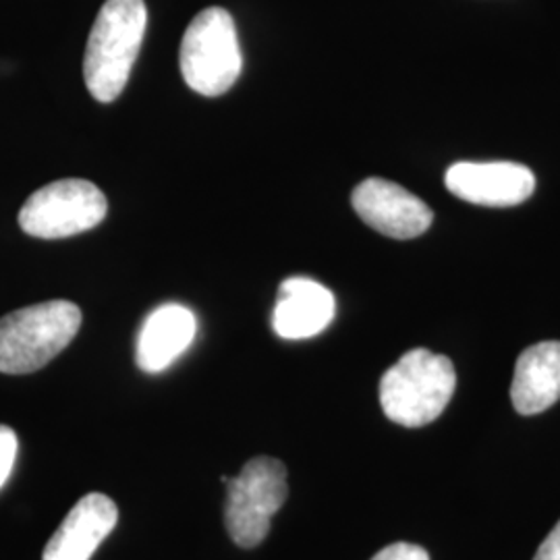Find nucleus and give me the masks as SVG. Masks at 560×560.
Wrapping results in <instances>:
<instances>
[{"instance_id": "1", "label": "nucleus", "mask_w": 560, "mask_h": 560, "mask_svg": "<svg viewBox=\"0 0 560 560\" xmlns=\"http://www.w3.org/2000/svg\"><path fill=\"white\" fill-rule=\"evenodd\" d=\"M148 25L143 0H106L90 32L83 80L98 102L117 101L140 55Z\"/></svg>"}, {"instance_id": "2", "label": "nucleus", "mask_w": 560, "mask_h": 560, "mask_svg": "<svg viewBox=\"0 0 560 560\" xmlns=\"http://www.w3.org/2000/svg\"><path fill=\"white\" fill-rule=\"evenodd\" d=\"M455 386L453 361L428 349H413L382 376V411L399 425L421 428L441 418Z\"/></svg>"}, {"instance_id": "3", "label": "nucleus", "mask_w": 560, "mask_h": 560, "mask_svg": "<svg viewBox=\"0 0 560 560\" xmlns=\"http://www.w3.org/2000/svg\"><path fill=\"white\" fill-rule=\"evenodd\" d=\"M81 310L71 301H44L0 318V372L32 374L55 360L80 332Z\"/></svg>"}, {"instance_id": "4", "label": "nucleus", "mask_w": 560, "mask_h": 560, "mask_svg": "<svg viewBox=\"0 0 560 560\" xmlns=\"http://www.w3.org/2000/svg\"><path fill=\"white\" fill-rule=\"evenodd\" d=\"M180 73L185 83L201 96H222L243 69L237 25L221 7L203 9L189 23L179 52Z\"/></svg>"}, {"instance_id": "5", "label": "nucleus", "mask_w": 560, "mask_h": 560, "mask_svg": "<svg viewBox=\"0 0 560 560\" xmlns=\"http://www.w3.org/2000/svg\"><path fill=\"white\" fill-rule=\"evenodd\" d=\"M226 483V532L241 548H256L270 534L272 517L289 497L287 467L275 457H256Z\"/></svg>"}, {"instance_id": "6", "label": "nucleus", "mask_w": 560, "mask_h": 560, "mask_svg": "<svg viewBox=\"0 0 560 560\" xmlns=\"http://www.w3.org/2000/svg\"><path fill=\"white\" fill-rule=\"evenodd\" d=\"M106 212L108 201L92 180L60 179L30 196L20 226L30 237L65 240L98 226Z\"/></svg>"}, {"instance_id": "7", "label": "nucleus", "mask_w": 560, "mask_h": 560, "mask_svg": "<svg viewBox=\"0 0 560 560\" xmlns=\"http://www.w3.org/2000/svg\"><path fill=\"white\" fill-rule=\"evenodd\" d=\"M361 221L393 240H413L432 224V210L425 201L393 180L365 179L351 196Z\"/></svg>"}, {"instance_id": "8", "label": "nucleus", "mask_w": 560, "mask_h": 560, "mask_svg": "<svg viewBox=\"0 0 560 560\" xmlns=\"http://www.w3.org/2000/svg\"><path fill=\"white\" fill-rule=\"evenodd\" d=\"M444 183L460 200L492 208L523 203L536 189L534 173L517 162H457Z\"/></svg>"}, {"instance_id": "9", "label": "nucleus", "mask_w": 560, "mask_h": 560, "mask_svg": "<svg viewBox=\"0 0 560 560\" xmlns=\"http://www.w3.org/2000/svg\"><path fill=\"white\" fill-rule=\"evenodd\" d=\"M119 521V509L102 492H90L60 523L42 560H90Z\"/></svg>"}, {"instance_id": "10", "label": "nucleus", "mask_w": 560, "mask_h": 560, "mask_svg": "<svg viewBox=\"0 0 560 560\" xmlns=\"http://www.w3.org/2000/svg\"><path fill=\"white\" fill-rule=\"evenodd\" d=\"M335 295L316 280L291 277L282 280L272 314V328L280 339H312L335 318Z\"/></svg>"}, {"instance_id": "11", "label": "nucleus", "mask_w": 560, "mask_h": 560, "mask_svg": "<svg viewBox=\"0 0 560 560\" xmlns=\"http://www.w3.org/2000/svg\"><path fill=\"white\" fill-rule=\"evenodd\" d=\"M196 314L180 303H164L141 324L136 361L145 374H161L191 347Z\"/></svg>"}, {"instance_id": "12", "label": "nucleus", "mask_w": 560, "mask_h": 560, "mask_svg": "<svg viewBox=\"0 0 560 560\" xmlns=\"http://www.w3.org/2000/svg\"><path fill=\"white\" fill-rule=\"evenodd\" d=\"M560 399V340L527 347L517 360L511 400L521 416H536Z\"/></svg>"}, {"instance_id": "13", "label": "nucleus", "mask_w": 560, "mask_h": 560, "mask_svg": "<svg viewBox=\"0 0 560 560\" xmlns=\"http://www.w3.org/2000/svg\"><path fill=\"white\" fill-rule=\"evenodd\" d=\"M18 434L9 425H0V488L7 483L18 459Z\"/></svg>"}, {"instance_id": "14", "label": "nucleus", "mask_w": 560, "mask_h": 560, "mask_svg": "<svg viewBox=\"0 0 560 560\" xmlns=\"http://www.w3.org/2000/svg\"><path fill=\"white\" fill-rule=\"evenodd\" d=\"M372 560H430V555L418 544L397 541V544L382 548L381 552Z\"/></svg>"}, {"instance_id": "15", "label": "nucleus", "mask_w": 560, "mask_h": 560, "mask_svg": "<svg viewBox=\"0 0 560 560\" xmlns=\"http://www.w3.org/2000/svg\"><path fill=\"white\" fill-rule=\"evenodd\" d=\"M534 560H560V521L550 532V536L541 541Z\"/></svg>"}]
</instances>
